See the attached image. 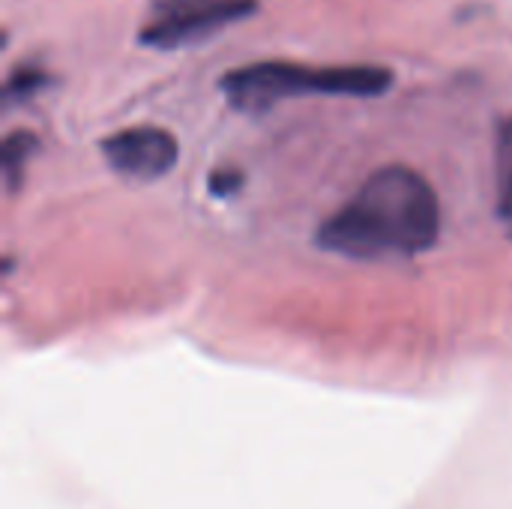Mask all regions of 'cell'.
Returning a JSON list of instances; mask_svg holds the SVG:
<instances>
[{
  "label": "cell",
  "instance_id": "cell-5",
  "mask_svg": "<svg viewBox=\"0 0 512 509\" xmlns=\"http://www.w3.org/2000/svg\"><path fill=\"white\" fill-rule=\"evenodd\" d=\"M498 216L512 237V117L498 132Z\"/></svg>",
  "mask_w": 512,
  "mask_h": 509
},
{
  "label": "cell",
  "instance_id": "cell-1",
  "mask_svg": "<svg viewBox=\"0 0 512 509\" xmlns=\"http://www.w3.org/2000/svg\"><path fill=\"white\" fill-rule=\"evenodd\" d=\"M438 231L441 204L432 183L414 168L387 165L318 228V246L357 261L411 258L432 249Z\"/></svg>",
  "mask_w": 512,
  "mask_h": 509
},
{
  "label": "cell",
  "instance_id": "cell-2",
  "mask_svg": "<svg viewBox=\"0 0 512 509\" xmlns=\"http://www.w3.org/2000/svg\"><path fill=\"white\" fill-rule=\"evenodd\" d=\"M390 84L393 72L384 66H306L291 60H261L225 72L219 90L225 93L231 108L261 114L300 93L378 96Z\"/></svg>",
  "mask_w": 512,
  "mask_h": 509
},
{
  "label": "cell",
  "instance_id": "cell-3",
  "mask_svg": "<svg viewBox=\"0 0 512 509\" xmlns=\"http://www.w3.org/2000/svg\"><path fill=\"white\" fill-rule=\"evenodd\" d=\"M255 9L258 0H153L150 15L141 24V42L174 51L249 18Z\"/></svg>",
  "mask_w": 512,
  "mask_h": 509
},
{
  "label": "cell",
  "instance_id": "cell-6",
  "mask_svg": "<svg viewBox=\"0 0 512 509\" xmlns=\"http://www.w3.org/2000/svg\"><path fill=\"white\" fill-rule=\"evenodd\" d=\"M36 147H39L36 135H30V132H24V129H21V132H12V135L3 141V177H6V189H9V192L18 186L21 171H24L27 159L36 153Z\"/></svg>",
  "mask_w": 512,
  "mask_h": 509
},
{
  "label": "cell",
  "instance_id": "cell-4",
  "mask_svg": "<svg viewBox=\"0 0 512 509\" xmlns=\"http://www.w3.org/2000/svg\"><path fill=\"white\" fill-rule=\"evenodd\" d=\"M105 162L129 180H159L177 165V138L159 126H129L108 135L102 144Z\"/></svg>",
  "mask_w": 512,
  "mask_h": 509
},
{
  "label": "cell",
  "instance_id": "cell-7",
  "mask_svg": "<svg viewBox=\"0 0 512 509\" xmlns=\"http://www.w3.org/2000/svg\"><path fill=\"white\" fill-rule=\"evenodd\" d=\"M42 81H45L42 72H36V69H18V72H12L9 81H6V96H9V99H27Z\"/></svg>",
  "mask_w": 512,
  "mask_h": 509
},
{
  "label": "cell",
  "instance_id": "cell-8",
  "mask_svg": "<svg viewBox=\"0 0 512 509\" xmlns=\"http://www.w3.org/2000/svg\"><path fill=\"white\" fill-rule=\"evenodd\" d=\"M240 186V177L237 174H225V171H216L213 177H210V189L216 192V195H228L231 189H237Z\"/></svg>",
  "mask_w": 512,
  "mask_h": 509
}]
</instances>
